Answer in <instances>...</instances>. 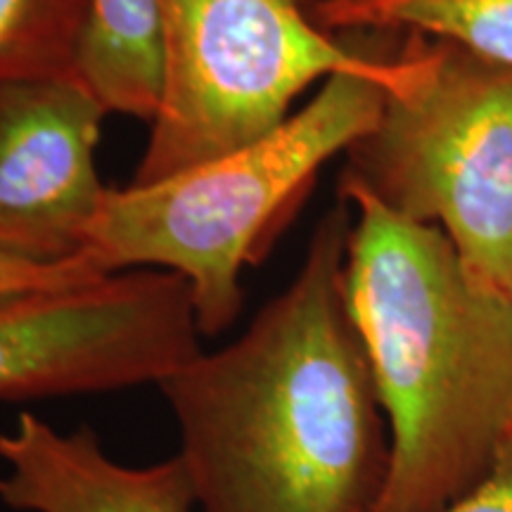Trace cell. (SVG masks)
I'll return each instance as SVG.
<instances>
[{
  "instance_id": "6da1fadb",
  "label": "cell",
  "mask_w": 512,
  "mask_h": 512,
  "mask_svg": "<svg viewBox=\"0 0 512 512\" xmlns=\"http://www.w3.org/2000/svg\"><path fill=\"white\" fill-rule=\"evenodd\" d=\"M347 207L247 330L157 384L202 512H375L389 427L344 299Z\"/></svg>"
},
{
  "instance_id": "7a4b0ae2",
  "label": "cell",
  "mask_w": 512,
  "mask_h": 512,
  "mask_svg": "<svg viewBox=\"0 0 512 512\" xmlns=\"http://www.w3.org/2000/svg\"><path fill=\"white\" fill-rule=\"evenodd\" d=\"M344 299L389 427L375 512H441L475 486L512 432V302L479 283L444 230L356 185Z\"/></svg>"
},
{
  "instance_id": "3957f363",
  "label": "cell",
  "mask_w": 512,
  "mask_h": 512,
  "mask_svg": "<svg viewBox=\"0 0 512 512\" xmlns=\"http://www.w3.org/2000/svg\"><path fill=\"white\" fill-rule=\"evenodd\" d=\"M384 100L380 83L337 74L254 143L157 183L110 188L83 254L102 275H178L190 287L200 335H221L245 306L247 266L318 171L373 131Z\"/></svg>"
},
{
  "instance_id": "277c9868",
  "label": "cell",
  "mask_w": 512,
  "mask_h": 512,
  "mask_svg": "<svg viewBox=\"0 0 512 512\" xmlns=\"http://www.w3.org/2000/svg\"><path fill=\"white\" fill-rule=\"evenodd\" d=\"M318 0H159L162 100L131 185L157 183L254 143L292 117L299 95L337 74L387 93L418 74L356 53L316 22Z\"/></svg>"
},
{
  "instance_id": "5b68a950",
  "label": "cell",
  "mask_w": 512,
  "mask_h": 512,
  "mask_svg": "<svg viewBox=\"0 0 512 512\" xmlns=\"http://www.w3.org/2000/svg\"><path fill=\"white\" fill-rule=\"evenodd\" d=\"M342 185L444 230L467 271L510 297L512 69L458 46L418 50V74L387 93Z\"/></svg>"
},
{
  "instance_id": "8992f818",
  "label": "cell",
  "mask_w": 512,
  "mask_h": 512,
  "mask_svg": "<svg viewBox=\"0 0 512 512\" xmlns=\"http://www.w3.org/2000/svg\"><path fill=\"white\" fill-rule=\"evenodd\" d=\"M190 287L126 271L0 304V401L159 384L200 354Z\"/></svg>"
},
{
  "instance_id": "52a82bcc",
  "label": "cell",
  "mask_w": 512,
  "mask_h": 512,
  "mask_svg": "<svg viewBox=\"0 0 512 512\" xmlns=\"http://www.w3.org/2000/svg\"><path fill=\"white\" fill-rule=\"evenodd\" d=\"M107 114L79 76L0 88V254L46 266L83 254L110 190L95 166Z\"/></svg>"
},
{
  "instance_id": "ba28073f",
  "label": "cell",
  "mask_w": 512,
  "mask_h": 512,
  "mask_svg": "<svg viewBox=\"0 0 512 512\" xmlns=\"http://www.w3.org/2000/svg\"><path fill=\"white\" fill-rule=\"evenodd\" d=\"M0 501L17 512H192L195 484L178 456L162 463L121 465L83 425L60 432L22 413L0 432Z\"/></svg>"
},
{
  "instance_id": "9c48e42d",
  "label": "cell",
  "mask_w": 512,
  "mask_h": 512,
  "mask_svg": "<svg viewBox=\"0 0 512 512\" xmlns=\"http://www.w3.org/2000/svg\"><path fill=\"white\" fill-rule=\"evenodd\" d=\"M76 76L110 114L150 124L164 83L159 0H91Z\"/></svg>"
},
{
  "instance_id": "30bf717a",
  "label": "cell",
  "mask_w": 512,
  "mask_h": 512,
  "mask_svg": "<svg viewBox=\"0 0 512 512\" xmlns=\"http://www.w3.org/2000/svg\"><path fill=\"white\" fill-rule=\"evenodd\" d=\"M316 22L335 31L408 29L512 69V0H318Z\"/></svg>"
},
{
  "instance_id": "8fae6325",
  "label": "cell",
  "mask_w": 512,
  "mask_h": 512,
  "mask_svg": "<svg viewBox=\"0 0 512 512\" xmlns=\"http://www.w3.org/2000/svg\"><path fill=\"white\" fill-rule=\"evenodd\" d=\"M91 0H0V88L76 76Z\"/></svg>"
},
{
  "instance_id": "7c38bea8",
  "label": "cell",
  "mask_w": 512,
  "mask_h": 512,
  "mask_svg": "<svg viewBox=\"0 0 512 512\" xmlns=\"http://www.w3.org/2000/svg\"><path fill=\"white\" fill-rule=\"evenodd\" d=\"M95 278H105V275L88 261L86 254L64 261V264L50 266L0 254V304L24 297V294L57 290V287L86 283V280Z\"/></svg>"
},
{
  "instance_id": "4fadbf2b",
  "label": "cell",
  "mask_w": 512,
  "mask_h": 512,
  "mask_svg": "<svg viewBox=\"0 0 512 512\" xmlns=\"http://www.w3.org/2000/svg\"><path fill=\"white\" fill-rule=\"evenodd\" d=\"M441 512H512V432L501 441L486 475Z\"/></svg>"
},
{
  "instance_id": "5bb4252c",
  "label": "cell",
  "mask_w": 512,
  "mask_h": 512,
  "mask_svg": "<svg viewBox=\"0 0 512 512\" xmlns=\"http://www.w3.org/2000/svg\"><path fill=\"white\" fill-rule=\"evenodd\" d=\"M510 302H512V292H510Z\"/></svg>"
}]
</instances>
